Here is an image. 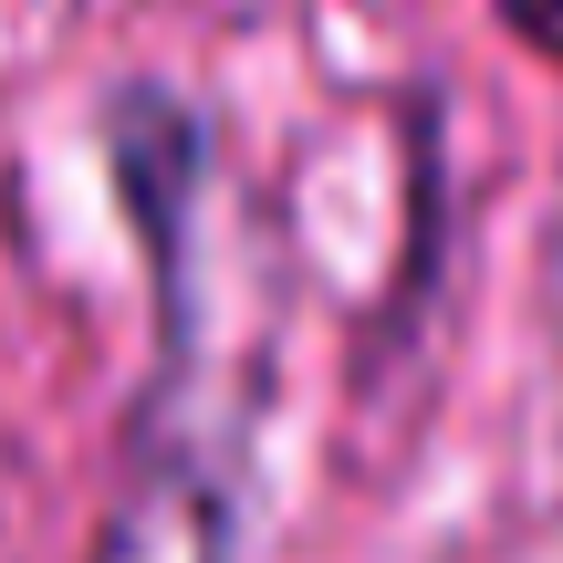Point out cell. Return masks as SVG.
Wrapping results in <instances>:
<instances>
[{
  "label": "cell",
  "instance_id": "cell-2",
  "mask_svg": "<svg viewBox=\"0 0 563 563\" xmlns=\"http://www.w3.org/2000/svg\"><path fill=\"white\" fill-rule=\"evenodd\" d=\"M511 21H522L532 42H553V53H563V0H511Z\"/></svg>",
  "mask_w": 563,
  "mask_h": 563
},
{
  "label": "cell",
  "instance_id": "cell-1",
  "mask_svg": "<svg viewBox=\"0 0 563 563\" xmlns=\"http://www.w3.org/2000/svg\"><path fill=\"white\" fill-rule=\"evenodd\" d=\"M95 563H230V481H220V460H188V449L146 460Z\"/></svg>",
  "mask_w": 563,
  "mask_h": 563
}]
</instances>
